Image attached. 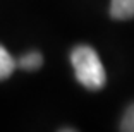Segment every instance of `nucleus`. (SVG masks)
I'll return each mask as SVG.
<instances>
[{
	"instance_id": "obj_1",
	"label": "nucleus",
	"mask_w": 134,
	"mask_h": 132,
	"mask_svg": "<svg viewBox=\"0 0 134 132\" xmlns=\"http://www.w3.org/2000/svg\"><path fill=\"white\" fill-rule=\"evenodd\" d=\"M71 62L77 79L84 88L91 91L102 89L107 82V74L103 69V64L100 62V57L91 47L81 45L76 47L71 53Z\"/></svg>"
},
{
	"instance_id": "obj_2",
	"label": "nucleus",
	"mask_w": 134,
	"mask_h": 132,
	"mask_svg": "<svg viewBox=\"0 0 134 132\" xmlns=\"http://www.w3.org/2000/svg\"><path fill=\"white\" fill-rule=\"evenodd\" d=\"M110 16L117 21H127L134 17V0H112Z\"/></svg>"
},
{
	"instance_id": "obj_3",
	"label": "nucleus",
	"mask_w": 134,
	"mask_h": 132,
	"mask_svg": "<svg viewBox=\"0 0 134 132\" xmlns=\"http://www.w3.org/2000/svg\"><path fill=\"white\" fill-rule=\"evenodd\" d=\"M17 67L16 60L12 58V55L0 45V81L7 79L9 76L14 72V69Z\"/></svg>"
},
{
	"instance_id": "obj_4",
	"label": "nucleus",
	"mask_w": 134,
	"mask_h": 132,
	"mask_svg": "<svg viewBox=\"0 0 134 132\" xmlns=\"http://www.w3.org/2000/svg\"><path fill=\"white\" fill-rule=\"evenodd\" d=\"M16 64L24 70H36L43 64V57H41V53H38V51H29V53H26L24 57H21L19 62H16Z\"/></svg>"
},
{
	"instance_id": "obj_5",
	"label": "nucleus",
	"mask_w": 134,
	"mask_h": 132,
	"mask_svg": "<svg viewBox=\"0 0 134 132\" xmlns=\"http://www.w3.org/2000/svg\"><path fill=\"white\" fill-rule=\"evenodd\" d=\"M120 130L124 132H134V105H131L127 108L126 115L122 118V124H120Z\"/></svg>"
}]
</instances>
